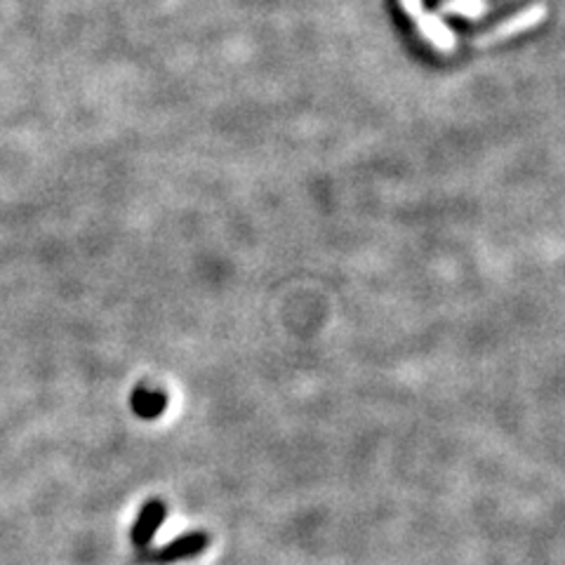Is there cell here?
Wrapping results in <instances>:
<instances>
[{
    "label": "cell",
    "mask_w": 565,
    "mask_h": 565,
    "mask_svg": "<svg viewBox=\"0 0 565 565\" xmlns=\"http://www.w3.org/2000/svg\"><path fill=\"white\" fill-rule=\"evenodd\" d=\"M546 12H550V10H546L544 3H533V6L519 10L516 14L507 17V20H502L498 26H492L490 31L473 35L469 43H471V47L486 50V47H492L498 43H504L509 39H516V35L527 33V31H533L535 26H540L546 20Z\"/></svg>",
    "instance_id": "1"
},
{
    "label": "cell",
    "mask_w": 565,
    "mask_h": 565,
    "mask_svg": "<svg viewBox=\"0 0 565 565\" xmlns=\"http://www.w3.org/2000/svg\"><path fill=\"white\" fill-rule=\"evenodd\" d=\"M398 3L417 26L422 39L434 50L444 52V55H450V52L457 50V33L440 20V14H434L424 8V0H398Z\"/></svg>",
    "instance_id": "2"
},
{
    "label": "cell",
    "mask_w": 565,
    "mask_h": 565,
    "mask_svg": "<svg viewBox=\"0 0 565 565\" xmlns=\"http://www.w3.org/2000/svg\"><path fill=\"white\" fill-rule=\"evenodd\" d=\"M207 546H210V535L196 530V533L177 537V540H172L163 546H156V550L147 546V550H141L137 561L149 563V565H170V563H177V561L196 558L199 554H203L207 550Z\"/></svg>",
    "instance_id": "3"
},
{
    "label": "cell",
    "mask_w": 565,
    "mask_h": 565,
    "mask_svg": "<svg viewBox=\"0 0 565 565\" xmlns=\"http://www.w3.org/2000/svg\"><path fill=\"white\" fill-rule=\"evenodd\" d=\"M166 514H168V507L161 500H149L145 507H141L139 516L130 530V542L137 546V550H147L151 540L156 537L158 527L163 525Z\"/></svg>",
    "instance_id": "4"
},
{
    "label": "cell",
    "mask_w": 565,
    "mask_h": 565,
    "mask_svg": "<svg viewBox=\"0 0 565 565\" xmlns=\"http://www.w3.org/2000/svg\"><path fill=\"white\" fill-rule=\"evenodd\" d=\"M132 408H135V413L139 415V417H145V419H153V417H158L161 415L163 411H166V405H168V398H166V394H161V392H149V388H145V386H139L137 392L132 394Z\"/></svg>",
    "instance_id": "5"
},
{
    "label": "cell",
    "mask_w": 565,
    "mask_h": 565,
    "mask_svg": "<svg viewBox=\"0 0 565 565\" xmlns=\"http://www.w3.org/2000/svg\"><path fill=\"white\" fill-rule=\"evenodd\" d=\"M488 12V0H446L440 6V14H457L465 17V20H481Z\"/></svg>",
    "instance_id": "6"
}]
</instances>
